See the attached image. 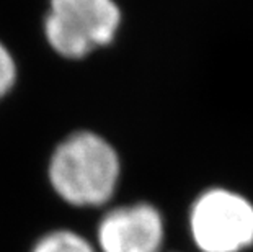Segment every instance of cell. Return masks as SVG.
<instances>
[{"instance_id":"cell-1","label":"cell","mask_w":253,"mask_h":252,"mask_svg":"<svg viewBox=\"0 0 253 252\" xmlns=\"http://www.w3.org/2000/svg\"><path fill=\"white\" fill-rule=\"evenodd\" d=\"M120 177L115 149L93 133H75L52 154L49 179L54 190L75 206H98L110 200Z\"/></svg>"},{"instance_id":"cell-2","label":"cell","mask_w":253,"mask_h":252,"mask_svg":"<svg viewBox=\"0 0 253 252\" xmlns=\"http://www.w3.org/2000/svg\"><path fill=\"white\" fill-rule=\"evenodd\" d=\"M120 23L115 0H51L44 33L61 56L84 57L111 43Z\"/></svg>"},{"instance_id":"cell-3","label":"cell","mask_w":253,"mask_h":252,"mask_svg":"<svg viewBox=\"0 0 253 252\" xmlns=\"http://www.w3.org/2000/svg\"><path fill=\"white\" fill-rule=\"evenodd\" d=\"M190 228L201 252H242L253 244V205L232 190H206L191 208Z\"/></svg>"},{"instance_id":"cell-4","label":"cell","mask_w":253,"mask_h":252,"mask_svg":"<svg viewBox=\"0 0 253 252\" xmlns=\"http://www.w3.org/2000/svg\"><path fill=\"white\" fill-rule=\"evenodd\" d=\"M98 241L103 252H159L164 241L162 216L147 203L116 208L101 219Z\"/></svg>"},{"instance_id":"cell-5","label":"cell","mask_w":253,"mask_h":252,"mask_svg":"<svg viewBox=\"0 0 253 252\" xmlns=\"http://www.w3.org/2000/svg\"><path fill=\"white\" fill-rule=\"evenodd\" d=\"M33 252H93V249L72 231H54L40 239Z\"/></svg>"},{"instance_id":"cell-6","label":"cell","mask_w":253,"mask_h":252,"mask_svg":"<svg viewBox=\"0 0 253 252\" xmlns=\"http://www.w3.org/2000/svg\"><path fill=\"white\" fill-rule=\"evenodd\" d=\"M17 79V66L10 51L0 43V99L10 92Z\"/></svg>"}]
</instances>
